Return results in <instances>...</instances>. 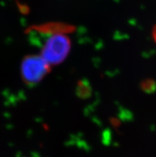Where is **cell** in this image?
Listing matches in <instances>:
<instances>
[{"label": "cell", "instance_id": "cell-1", "mask_svg": "<svg viewBox=\"0 0 156 157\" xmlns=\"http://www.w3.org/2000/svg\"><path fill=\"white\" fill-rule=\"evenodd\" d=\"M42 46L41 54L50 66L58 65L65 61L71 49V40L65 32L48 34Z\"/></svg>", "mask_w": 156, "mask_h": 157}, {"label": "cell", "instance_id": "cell-2", "mask_svg": "<svg viewBox=\"0 0 156 157\" xmlns=\"http://www.w3.org/2000/svg\"><path fill=\"white\" fill-rule=\"evenodd\" d=\"M50 71V66L41 55L26 56L21 65V75L29 86L39 83Z\"/></svg>", "mask_w": 156, "mask_h": 157}, {"label": "cell", "instance_id": "cell-3", "mask_svg": "<svg viewBox=\"0 0 156 157\" xmlns=\"http://www.w3.org/2000/svg\"><path fill=\"white\" fill-rule=\"evenodd\" d=\"M152 36H153V38H154V42H155V43H156V26H154V29H153Z\"/></svg>", "mask_w": 156, "mask_h": 157}]
</instances>
